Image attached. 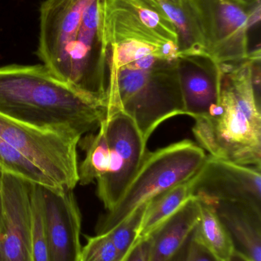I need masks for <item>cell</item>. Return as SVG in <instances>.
<instances>
[{"instance_id":"2","label":"cell","mask_w":261,"mask_h":261,"mask_svg":"<svg viewBox=\"0 0 261 261\" xmlns=\"http://www.w3.org/2000/svg\"><path fill=\"white\" fill-rule=\"evenodd\" d=\"M107 108L54 76L43 65L0 67V115L81 139L93 132Z\"/></svg>"},{"instance_id":"5","label":"cell","mask_w":261,"mask_h":261,"mask_svg":"<svg viewBox=\"0 0 261 261\" xmlns=\"http://www.w3.org/2000/svg\"><path fill=\"white\" fill-rule=\"evenodd\" d=\"M0 138L39 167L61 190L78 184L80 138L42 129L0 115Z\"/></svg>"},{"instance_id":"1","label":"cell","mask_w":261,"mask_h":261,"mask_svg":"<svg viewBox=\"0 0 261 261\" xmlns=\"http://www.w3.org/2000/svg\"><path fill=\"white\" fill-rule=\"evenodd\" d=\"M260 47L246 59L220 64V100L206 117L195 119L193 132L209 156L261 168Z\"/></svg>"},{"instance_id":"16","label":"cell","mask_w":261,"mask_h":261,"mask_svg":"<svg viewBox=\"0 0 261 261\" xmlns=\"http://www.w3.org/2000/svg\"><path fill=\"white\" fill-rule=\"evenodd\" d=\"M192 179L174 186L149 200L138 239L147 237L193 196Z\"/></svg>"},{"instance_id":"4","label":"cell","mask_w":261,"mask_h":261,"mask_svg":"<svg viewBox=\"0 0 261 261\" xmlns=\"http://www.w3.org/2000/svg\"><path fill=\"white\" fill-rule=\"evenodd\" d=\"M207 156L199 144L187 139L155 151L147 150L139 170L118 203L100 218L96 234H106L141 204L193 178Z\"/></svg>"},{"instance_id":"19","label":"cell","mask_w":261,"mask_h":261,"mask_svg":"<svg viewBox=\"0 0 261 261\" xmlns=\"http://www.w3.org/2000/svg\"><path fill=\"white\" fill-rule=\"evenodd\" d=\"M148 202L147 201L139 205L131 214L106 233L116 247L122 260L137 242Z\"/></svg>"},{"instance_id":"8","label":"cell","mask_w":261,"mask_h":261,"mask_svg":"<svg viewBox=\"0 0 261 261\" xmlns=\"http://www.w3.org/2000/svg\"><path fill=\"white\" fill-rule=\"evenodd\" d=\"M95 1L44 0L41 3L36 55L60 81H64L70 48L83 16Z\"/></svg>"},{"instance_id":"18","label":"cell","mask_w":261,"mask_h":261,"mask_svg":"<svg viewBox=\"0 0 261 261\" xmlns=\"http://www.w3.org/2000/svg\"><path fill=\"white\" fill-rule=\"evenodd\" d=\"M0 165L4 171L22 178L32 184L58 190L55 182L39 167L25 158L1 138Z\"/></svg>"},{"instance_id":"7","label":"cell","mask_w":261,"mask_h":261,"mask_svg":"<svg viewBox=\"0 0 261 261\" xmlns=\"http://www.w3.org/2000/svg\"><path fill=\"white\" fill-rule=\"evenodd\" d=\"M200 25L207 55L219 64L249 56L250 17L256 3L239 0H190Z\"/></svg>"},{"instance_id":"10","label":"cell","mask_w":261,"mask_h":261,"mask_svg":"<svg viewBox=\"0 0 261 261\" xmlns=\"http://www.w3.org/2000/svg\"><path fill=\"white\" fill-rule=\"evenodd\" d=\"M192 191L202 200L240 201L261 210V170L207 156L192 179Z\"/></svg>"},{"instance_id":"24","label":"cell","mask_w":261,"mask_h":261,"mask_svg":"<svg viewBox=\"0 0 261 261\" xmlns=\"http://www.w3.org/2000/svg\"><path fill=\"white\" fill-rule=\"evenodd\" d=\"M3 167L0 165V230L2 226V219H3Z\"/></svg>"},{"instance_id":"11","label":"cell","mask_w":261,"mask_h":261,"mask_svg":"<svg viewBox=\"0 0 261 261\" xmlns=\"http://www.w3.org/2000/svg\"><path fill=\"white\" fill-rule=\"evenodd\" d=\"M33 184L3 171L0 261H32Z\"/></svg>"},{"instance_id":"6","label":"cell","mask_w":261,"mask_h":261,"mask_svg":"<svg viewBox=\"0 0 261 261\" xmlns=\"http://www.w3.org/2000/svg\"><path fill=\"white\" fill-rule=\"evenodd\" d=\"M100 125L107 140V167L96 180L97 194L108 211L125 193L148 150L136 124L123 112H107Z\"/></svg>"},{"instance_id":"25","label":"cell","mask_w":261,"mask_h":261,"mask_svg":"<svg viewBox=\"0 0 261 261\" xmlns=\"http://www.w3.org/2000/svg\"><path fill=\"white\" fill-rule=\"evenodd\" d=\"M227 261H251L250 260H248V258H246V257H244V256H242V254H239V253L235 252V251H234V252L231 254V255L230 256L229 258H228V260Z\"/></svg>"},{"instance_id":"22","label":"cell","mask_w":261,"mask_h":261,"mask_svg":"<svg viewBox=\"0 0 261 261\" xmlns=\"http://www.w3.org/2000/svg\"><path fill=\"white\" fill-rule=\"evenodd\" d=\"M165 261H221L198 239L196 227L182 246Z\"/></svg>"},{"instance_id":"14","label":"cell","mask_w":261,"mask_h":261,"mask_svg":"<svg viewBox=\"0 0 261 261\" xmlns=\"http://www.w3.org/2000/svg\"><path fill=\"white\" fill-rule=\"evenodd\" d=\"M199 200L188 199L176 213L156 227L150 234V261H165L186 240L200 219Z\"/></svg>"},{"instance_id":"12","label":"cell","mask_w":261,"mask_h":261,"mask_svg":"<svg viewBox=\"0 0 261 261\" xmlns=\"http://www.w3.org/2000/svg\"><path fill=\"white\" fill-rule=\"evenodd\" d=\"M176 64L185 115L206 117L220 100V64L207 55H179Z\"/></svg>"},{"instance_id":"20","label":"cell","mask_w":261,"mask_h":261,"mask_svg":"<svg viewBox=\"0 0 261 261\" xmlns=\"http://www.w3.org/2000/svg\"><path fill=\"white\" fill-rule=\"evenodd\" d=\"M80 261H122L119 252L107 234L87 238L81 248Z\"/></svg>"},{"instance_id":"21","label":"cell","mask_w":261,"mask_h":261,"mask_svg":"<svg viewBox=\"0 0 261 261\" xmlns=\"http://www.w3.org/2000/svg\"><path fill=\"white\" fill-rule=\"evenodd\" d=\"M34 184L32 189V261H49L44 225L39 204L34 191Z\"/></svg>"},{"instance_id":"13","label":"cell","mask_w":261,"mask_h":261,"mask_svg":"<svg viewBox=\"0 0 261 261\" xmlns=\"http://www.w3.org/2000/svg\"><path fill=\"white\" fill-rule=\"evenodd\" d=\"M208 202L226 228L234 251L251 261H261V210L240 201Z\"/></svg>"},{"instance_id":"9","label":"cell","mask_w":261,"mask_h":261,"mask_svg":"<svg viewBox=\"0 0 261 261\" xmlns=\"http://www.w3.org/2000/svg\"><path fill=\"white\" fill-rule=\"evenodd\" d=\"M39 204L49 261H80L81 212L73 190L34 184Z\"/></svg>"},{"instance_id":"17","label":"cell","mask_w":261,"mask_h":261,"mask_svg":"<svg viewBox=\"0 0 261 261\" xmlns=\"http://www.w3.org/2000/svg\"><path fill=\"white\" fill-rule=\"evenodd\" d=\"M197 199L200 205L201 213L200 219L196 226V236L219 260L227 261L234 252L231 238L218 217L212 205L207 201Z\"/></svg>"},{"instance_id":"3","label":"cell","mask_w":261,"mask_h":261,"mask_svg":"<svg viewBox=\"0 0 261 261\" xmlns=\"http://www.w3.org/2000/svg\"><path fill=\"white\" fill-rule=\"evenodd\" d=\"M176 62L151 55L108 72L107 112L127 115L147 142L161 123L185 115Z\"/></svg>"},{"instance_id":"23","label":"cell","mask_w":261,"mask_h":261,"mask_svg":"<svg viewBox=\"0 0 261 261\" xmlns=\"http://www.w3.org/2000/svg\"><path fill=\"white\" fill-rule=\"evenodd\" d=\"M151 240L150 237L139 239L122 261H150Z\"/></svg>"},{"instance_id":"15","label":"cell","mask_w":261,"mask_h":261,"mask_svg":"<svg viewBox=\"0 0 261 261\" xmlns=\"http://www.w3.org/2000/svg\"><path fill=\"white\" fill-rule=\"evenodd\" d=\"M176 29L179 55H207L200 25L190 0H152Z\"/></svg>"},{"instance_id":"26","label":"cell","mask_w":261,"mask_h":261,"mask_svg":"<svg viewBox=\"0 0 261 261\" xmlns=\"http://www.w3.org/2000/svg\"><path fill=\"white\" fill-rule=\"evenodd\" d=\"M241 3H245L246 5L251 4V3H256L257 1H260V0H239Z\"/></svg>"}]
</instances>
